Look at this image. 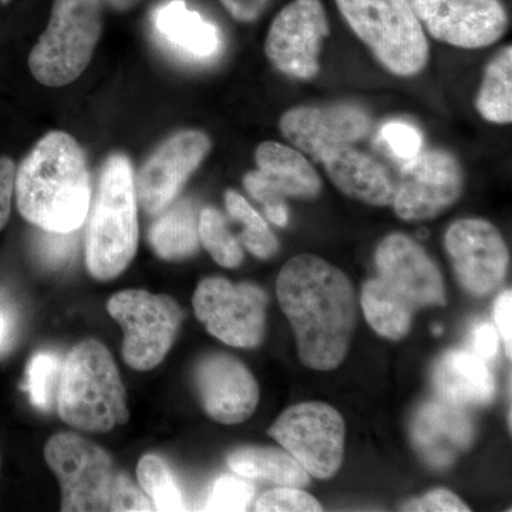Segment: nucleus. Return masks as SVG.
Segmentation results:
<instances>
[{"label":"nucleus","instance_id":"nucleus-1","mask_svg":"<svg viewBox=\"0 0 512 512\" xmlns=\"http://www.w3.org/2000/svg\"><path fill=\"white\" fill-rule=\"evenodd\" d=\"M276 293L303 365L320 372L342 365L357 318L348 276L320 256L296 255L279 272Z\"/></svg>","mask_w":512,"mask_h":512},{"label":"nucleus","instance_id":"nucleus-2","mask_svg":"<svg viewBox=\"0 0 512 512\" xmlns=\"http://www.w3.org/2000/svg\"><path fill=\"white\" fill-rule=\"evenodd\" d=\"M16 204L20 215L46 232L73 234L92 205V178L83 148L64 131L37 141L16 168Z\"/></svg>","mask_w":512,"mask_h":512},{"label":"nucleus","instance_id":"nucleus-3","mask_svg":"<svg viewBox=\"0 0 512 512\" xmlns=\"http://www.w3.org/2000/svg\"><path fill=\"white\" fill-rule=\"evenodd\" d=\"M375 261L377 275L363 286L360 302L367 323L383 338L403 339L419 309L446 305L440 269L414 239L387 235Z\"/></svg>","mask_w":512,"mask_h":512},{"label":"nucleus","instance_id":"nucleus-4","mask_svg":"<svg viewBox=\"0 0 512 512\" xmlns=\"http://www.w3.org/2000/svg\"><path fill=\"white\" fill-rule=\"evenodd\" d=\"M137 204L136 175L130 158L111 154L101 167L86 232L87 271L94 279L117 278L136 256Z\"/></svg>","mask_w":512,"mask_h":512},{"label":"nucleus","instance_id":"nucleus-5","mask_svg":"<svg viewBox=\"0 0 512 512\" xmlns=\"http://www.w3.org/2000/svg\"><path fill=\"white\" fill-rule=\"evenodd\" d=\"M57 410L64 423L90 433H106L130 419L119 369L99 340H83L64 357Z\"/></svg>","mask_w":512,"mask_h":512},{"label":"nucleus","instance_id":"nucleus-6","mask_svg":"<svg viewBox=\"0 0 512 512\" xmlns=\"http://www.w3.org/2000/svg\"><path fill=\"white\" fill-rule=\"evenodd\" d=\"M357 39L387 73L414 77L426 69L430 45L410 0H335Z\"/></svg>","mask_w":512,"mask_h":512},{"label":"nucleus","instance_id":"nucleus-7","mask_svg":"<svg viewBox=\"0 0 512 512\" xmlns=\"http://www.w3.org/2000/svg\"><path fill=\"white\" fill-rule=\"evenodd\" d=\"M106 0H53L45 32L29 55L33 77L47 87L76 82L99 45Z\"/></svg>","mask_w":512,"mask_h":512},{"label":"nucleus","instance_id":"nucleus-8","mask_svg":"<svg viewBox=\"0 0 512 512\" xmlns=\"http://www.w3.org/2000/svg\"><path fill=\"white\" fill-rule=\"evenodd\" d=\"M107 311L124 332L123 357L131 369H154L173 348L184 312L168 295L128 289L111 296Z\"/></svg>","mask_w":512,"mask_h":512},{"label":"nucleus","instance_id":"nucleus-9","mask_svg":"<svg viewBox=\"0 0 512 512\" xmlns=\"http://www.w3.org/2000/svg\"><path fill=\"white\" fill-rule=\"evenodd\" d=\"M45 458L62 488V511H110L120 471L109 451L79 434L59 433L47 441Z\"/></svg>","mask_w":512,"mask_h":512},{"label":"nucleus","instance_id":"nucleus-10","mask_svg":"<svg viewBox=\"0 0 512 512\" xmlns=\"http://www.w3.org/2000/svg\"><path fill=\"white\" fill-rule=\"evenodd\" d=\"M309 476L328 480L345 456V420L332 406L299 403L286 409L268 431Z\"/></svg>","mask_w":512,"mask_h":512},{"label":"nucleus","instance_id":"nucleus-11","mask_svg":"<svg viewBox=\"0 0 512 512\" xmlns=\"http://www.w3.org/2000/svg\"><path fill=\"white\" fill-rule=\"evenodd\" d=\"M394 183V214L407 222L430 221L460 200L464 170L451 151L429 148L404 161Z\"/></svg>","mask_w":512,"mask_h":512},{"label":"nucleus","instance_id":"nucleus-12","mask_svg":"<svg viewBox=\"0 0 512 512\" xmlns=\"http://www.w3.org/2000/svg\"><path fill=\"white\" fill-rule=\"evenodd\" d=\"M268 296L252 284L234 285L221 276L202 279L192 306L205 328L225 345L258 348L265 338Z\"/></svg>","mask_w":512,"mask_h":512},{"label":"nucleus","instance_id":"nucleus-13","mask_svg":"<svg viewBox=\"0 0 512 512\" xmlns=\"http://www.w3.org/2000/svg\"><path fill=\"white\" fill-rule=\"evenodd\" d=\"M322 0H292L275 19L265 39V55L279 73L312 80L320 72L319 56L329 36Z\"/></svg>","mask_w":512,"mask_h":512},{"label":"nucleus","instance_id":"nucleus-14","mask_svg":"<svg viewBox=\"0 0 512 512\" xmlns=\"http://www.w3.org/2000/svg\"><path fill=\"white\" fill-rule=\"evenodd\" d=\"M372 116L356 103L298 106L286 110L279 120L282 137L315 163H322L329 151L356 146L369 137Z\"/></svg>","mask_w":512,"mask_h":512},{"label":"nucleus","instance_id":"nucleus-15","mask_svg":"<svg viewBox=\"0 0 512 512\" xmlns=\"http://www.w3.org/2000/svg\"><path fill=\"white\" fill-rule=\"evenodd\" d=\"M424 32L458 49L493 46L510 28L503 0H410Z\"/></svg>","mask_w":512,"mask_h":512},{"label":"nucleus","instance_id":"nucleus-16","mask_svg":"<svg viewBox=\"0 0 512 512\" xmlns=\"http://www.w3.org/2000/svg\"><path fill=\"white\" fill-rule=\"evenodd\" d=\"M444 247L460 285L477 298L503 285L510 252L503 235L483 218H463L450 225Z\"/></svg>","mask_w":512,"mask_h":512},{"label":"nucleus","instance_id":"nucleus-17","mask_svg":"<svg viewBox=\"0 0 512 512\" xmlns=\"http://www.w3.org/2000/svg\"><path fill=\"white\" fill-rule=\"evenodd\" d=\"M211 148V138L200 130L178 131L165 140L137 175V202L141 208L156 217L170 207Z\"/></svg>","mask_w":512,"mask_h":512},{"label":"nucleus","instance_id":"nucleus-18","mask_svg":"<svg viewBox=\"0 0 512 512\" xmlns=\"http://www.w3.org/2000/svg\"><path fill=\"white\" fill-rule=\"evenodd\" d=\"M256 170L244 177V187L264 208L284 204L285 198L313 200L322 191V178L309 158L278 141H264L255 150Z\"/></svg>","mask_w":512,"mask_h":512},{"label":"nucleus","instance_id":"nucleus-19","mask_svg":"<svg viewBox=\"0 0 512 512\" xmlns=\"http://www.w3.org/2000/svg\"><path fill=\"white\" fill-rule=\"evenodd\" d=\"M202 406L218 423L239 424L255 413L259 386L244 363L225 353L202 357L195 367Z\"/></svg>","mask_w":512,"mask_h":512},{"label":"nucleus","instance_id":"nucleus-20","mask_svg":"<svg viewBox=\"0 0 512 512\" xmlns=\"http://www.w3.org/2000/svg\"><path fill=\"white\" fill-rule=\"evenodd\" d=\"M473 421L464 407L434 400L414 416L412 439L421 458L437 470L450 467L473 443Z\"/></svg>","mask_w":512,"mask_h":512},{"label":"nucleus","instance_id":"nucleus-21","mask_svg":"<svg viewBox=\"0 0 512 512\" xmlns=\"http://www.w3.org/2000/svg\"><path fill=\"white\" fill-rule=\"evenodd\" d=\"M320 164L346 197L373 207L392 205L394 175L372 154L355 146L340 147L329 151Z\"/></svg>","mask_w":512,"mask_h":512},{"label":"nucleus","instance_id":"nucleus-22","mask_svg":"<svg viewBox=\"0 0 512 512\" xmlns=\"http://www.w3.org/2000/svg\"><path fill=\"white\" fill-rule=\"evenodd\" d=\"M433 380L440 399L457 406H485L495 396V380L487 362L467 350H451L441 357Z\"/></svg>","mask_w":512,"mask_h":512},{"label":"nucleus","instance_id":"nucleus-23","mask_svg":"<svg viewBox=\"0 0 512 512\" xmlns=\"http://www.w3.org/2000/svg\"><path fill=\"white\" fill-rule=\"evenodd\" d=\"M154 23L164 40L188 55L205 59L220 49L218 29L200 13L188 9L184 0H171L161 5L154 16Z\"/></svg>","mask_w":512,"mask_h":512},{"label":"nucleus","instance_id":"nucleus-24","mask_svg":"<svg viewBox=\"0 0 512 512\" xmlns=\"http://www.w3.org/2000/svg\"><path fill=\"white\" fill-rule=\"evenodd\" d=\"M228 467L239 477L265 481L276 487L302 488L309 484V474L286 450L275 447L247 446L232 451Z\"/></svg>","mask_w":512,"mask_h":512},{"label":"nucleus","instance_id":"nucleus-25","mask_svg":"<svg viewBox=\"0 0 512 512\" xmlns=\"http://www.w3.org/2000/svg\"><path fill=\"white\" fill-rule=\"evenodd\" d=\"M151 248L165 261H183L200 248L197 212L190 200H175L148 231Z\"/></svg>","mask_w":512,"mask_h":512},{"label":"nucleus","instance_id":"nucleus-26","mask_svg":"<svg viewBox=\"0 0 512 512\" xmlns=\"http://www.w3.org/2000/svg\"><path fill=\"white\" fill-rule=\"evenodd\" d=\"M476 109L485 121L511 124L512 121V47H503L485 67L478 90Z\"/></svg>","mask_w":512,"mask_h":512},{"label":"nucleus","instance_id":"nucleus-27","mask_svg":"<svg viewBox=\"0 0 512 512\" xmlns=\"http://www.w3.org/2000/svg\"><path fill=\"white\" fill-rule=\"evenodd\" d=\"M225 207L231 218L244 225L241 242L252 255L259 259H271L276 255L279 251V242L274 232L239 192H225Z\"/></svg>","mask_w":512,"mask_h":512},{"label":"nucleus","instance_id":"nucleus-28","mask_svg":"<svg viewBox=\"0 0 512 512\" xmlns=\"http://www.w3.org/2000/svg\"><path fill=\"white\" fill-rule=\"evenodd\" d=\"M138 487L150 498L154 510H184V498L180 485L170 468L160 457L147 454L138 461Z\"/></svg>","mask_w":512,"mask_h":512},{"label":"nucleus","instance_id":"nucleus-29","mask_svg":"<svg viewBox=\"0 0 512 512\" xmlns=\"http://www.w3.org/2000/svg\"><path fill=\"white\" fill-rule=\"evenodd\" d=\"M198 235L202 247L218 265L235 269L244 262L241 242L229 231L227 221L215 208H204L198 218Z\"/></svg>","mask_w":512,"mask_h":512},{"label":"nucleus","instance_id":"nucleus-30","mask_svg":"<svg viewBox=\"0 0 512 512\" xmlns=\"http://www.w3.org/2000/svg\"><path fill=\"white\" fill-rule=\"evenodd\" d=\"M63 359L56 352L43 350L36 353L26 369L25 390L30 402L40 410L52 407L55 386H59Z\"/></svg>","mask_w":512,"mask_h":512},{"label":"nucleus","instance_id":"nucleus-31","mask_svg":"<svg viewBox=\"0 0 512 512\" xmlns=\"http://www.w3.org/2000/svg\"><path fill=\"white\" fill-rule=\"evenodd\" d=\"M255 497V485L244 477L222 476L212 485L207 500L210 511H247Z\"/></svg>","mask_w":512,"mask_h":512},{"label":"nucleus","instance_id":"nucleus-32","mask_svg":"<svg viewBox=\"0 0 512 512\" xmlns=\"http://www.w3.org/2000/svg\"><path fill=\"white\" fill-rule=\"evenodd\" d=\"M255 511L293 512L322 511V505L313 495L298 487H276L256 500Z\"/></svg>","mask_w":512,"mask_h":512},{"label":"nucleus","instance_id":"nucleus-33","mask_svg":"<svg viewBox=\"0 0 512 512\" xmlns=\"http://www.w3.org/2000/svg\"><path fill=\"white\" fill-rule=\"evenodd\" d=\"M380 134L390 151L403 163L412 160L423 150L420 131L403 121H390L384 124Z\"/></svg>","mask_w":512,"mask_h":512},{"label":"nucleus","instance_id":"nucleus-34","mask_svg":"<svg viewBox=\"0 0 512 512\" xmlns=\"http://www.w3.org/2000/svg\"><path fill=\"white\" fill-rule=\"evenodd\" d=\"M154 510L150 498L143 493L138 485L131 481L123 471L117 477L111 495L110 511H151Z\"/></svg>","mask_w":512,"mask_h":512},{"label":"nucleus","instance_id":"nucleus-35","mask_svg":"<svg viewBox=\"0 0 512 512\" xmlns=\"http://www.w3.org/2000/svg\"><path fill=\"white\" fill-rule=\"evenodd\" d=\"M404 511L468 512L470 508L456 494L446 488H437L421 498L403 505Z\"/></svg>","mask_w":512,"mask_h":512},{"label":"nucleus","instance_id":"nucleus-36","mask_svg":"<svg viewBox=\"0 0 512 512\" xmlns=\"http://www.w3.org/2000/svg\"><path fill=\"white\" fill-rule=\"evenodd\" d=\"M45 232V237L40 239V256L49 265H62L69 261L76 249V242L72 234H57V232Z\"/></svg>","mask_w":512,"mask_h":512},{"label":"nucleus","instance_id":"nucleus-37","mask_svg":"<svg viewBox=\"0 0 512 512\" xmlns=\"http://www.w3.org/2000/svg\"><path fill=\"white\" fill-rule=\"evenodd\" d=\"M19 315L15 303L0 292V356L6 355L18 338Z\"/></svg>","mask_w":512,"mask_h":512},{"label":"nucleus","instance_id":"nucleus-38","mask_svg":"<svg viewBox=\"0 0 512 512\" xmlns=\"http://www.w3.org/2000/svg\"><path fill=\"white\" fill-rule=\"evenodd\" d=\"M16 165L8 157H0V231L6 227L15 194Z\"/></svg>","mask_w":512,"mask_h":512},{"label":"nucleus","instance_id":"nucleus-39","mask_svg":"<svg viewBox=\"0 0 512 512\" xmlns=\"http://www.w3.org/2000/svg\"><path fill=\"white\" fill-rule=\"evenodd\" d=\"M471 342H473L474 355L485 360V362H490L497 356L500 339H498V332L493 323H478L476 328L473 329Z\"/></svg>","mask_w":512,"mask_h":512},{"label":"nucleus","instance_id":"nucleus-40","mask_svg":"<svg viewBox=\"0 0 512 512\" xmlns=\"http://www.w3.org/2000/svg\"><path fill=\"white\" fill-rule=\"evenodd\" d=\"M494 320L497 332L504 340L507 356H512V292L510 289L498 296L494 305Z\"/></svg>","mask_w":512,"mask_h":512},{"label":"nucleus","instance_id":"nucleus-41","mask_svg":"<svg viewBox=\"0 0 512 512\" xmlns=\"http://www.w3.org/2000/svg\"><path fill=\"white\" fill-rule=\"evenodd\" d=\"M232 19L239 23H252L261 18L271 0H220Z\"/></svg>","mask_w":512,"mask_h":512},{"label":"nucleus","instance_id":"nucleus-42","mask_svg":"<svg viewBox=\"0 0 512 512\" xmlns=\"http://www.w3.org/2000/svg\"><path fill=\"white\" fill-rule=\"evenodd\" d=\"M266 217L271 222H274L278 227H286L289 222V211L286 204L272 205V207L265 208Z\"/></svg>","mask_w":512,"mask_h":512},{"label":"nucleus","instance_id":"nucleus-43","mask_svg":"<svg viewBox=\"0 0 512 512\" xmlns=\"http://www.w3.org/2000/svg\"><path fill=\"white\" fill-rule=\"evenodd\" d=\"M143 2L144 0H106V5H109L116 12L126 13L136 9Z\"/></svg>","mask_w":512,"mask_h":512},{"label":"nucleus","instance_id":"nucleus-44","mask_svg":"<svg viewBox=\"0 0 512 512\" xmlns=\"http://www.w3.org/2000/svg\"><path fill=\"white\" fill-rule=\"evenodd\" d=\"M0 2H2V3H3V5H6V3H8V2H9V0H0Z\"/></svg>","mask_w":512,"mask_h":512}]
</instances>
